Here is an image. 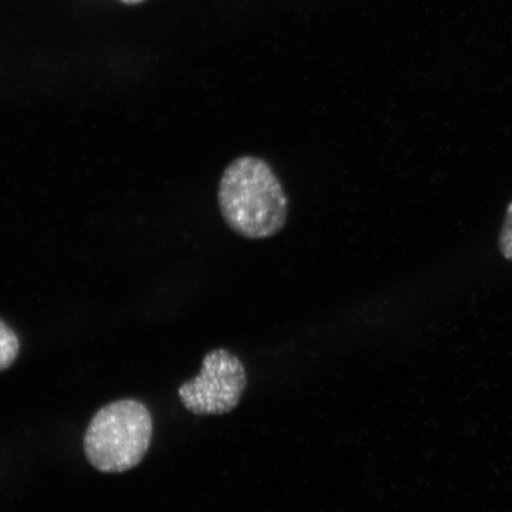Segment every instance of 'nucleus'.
<instances>
[{
	"instance_id": "2",
	"label": "nucleus",
	"mask_w": 512,
	"mask_h": 512,
	"mask_svg": "<svg viewBox=\"0 0 512 512\" xmlns=\"http://www.w3.org/2000/svg\"><path fill=\"white\" fill-rule=\"evenodd\" d=\"M153 421L144 403L126 399L102 407L85 434V453L96 470L120 473L133 469L151 444Z\"/></svg>"
},
{
	"instance_id": "4",
	"label": "nucleus",
	"mask_w": 512,
	"mask_h": 512,
	"mask_svg": "<svg viewBox=\"0 0 512 512\" xmlns=\"http://www.w3.org/2000/svg\"><path fill=\"white\" fill-rule=\"evenodd\" d=\"M21 349V343L16 332L0 320V371L12 366Z\"/></svg>"
},
{
	"instance_id": "1",
	"label": "nucleus",
	"mask_w": 512,
	"mask_h": 512,
	"mask_svg": "<svg viewBox=\"0 0 512 512\" xmlns=\"http://www.w3.org/2000/svg\"><path fill=\"white\" fill-rule=\"evenodd\" d=\"M219 206L227 226L248 240H265L285 227L288 200L283 184L266 160L241 156L221 177Z\"/></svg>"
},
{
	"instance_id": "6",
	"label": "nucleus",
	"mask_w": 512,
	"mask_h": 512,
	"mask_svg": "<svg viewBox=\"0 0 512 512\" xmlns=\"http://www.w3.org/2000/svg\"><path fill=\"white\" fill-rule=\"evenodd\" d=\"M123 2L128 3V4H136L139 2H143V0H123Z\"/></svg>"
},
{
	"instance_id": "5",
	"label": "nucleus",
	"mask_w": 512,
	"mask_h": 512,
	"mask_svg": "<svg viewBox=\"0 0 512 512\" xmlns=\"http://www.w3.org/2000/svg\"><path fill=\"white\" fill-rule=\"evenodd\" d=\"M498 246L503 258L512 262V201L509 203L507 213L504 216Z\"/></svg>"
},
{
	"instance_id": "3",
	"label": "nucleus",
	"mask_w": 512,
	"mask_h": 512,
	"mask_svg": "<svg viewBox=\"0 0 512 512\" xmlns=\"http://www.w3.org/2000/svg\"><path fill=\"white\" fill-rule=\"evenodd\" d=\"M246 384V369L240 358L217 349L204 357L200 375L182 384L178 394L191 413L221 415L239 405Z\"/></svg>"
}]
</instances>
